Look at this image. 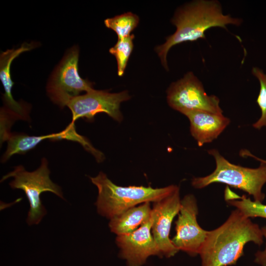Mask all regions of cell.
<instances>
[{
	"instance_id": "cell-1",
	"label": "cell",
	"mask_w": 266,
	"mask_h": 266,
	"mask_svg": "<svg viewBox=\"0 0 266 266\" xmlns=\"http://www.w3.org/2000/svg\"><path fill=\"white\" fill-rule=\"evenodd\" d=\"M263 242L261 228L240 211L233 210L218 228L208 231L199 255L201 266H228L235 264L243 255L245 245Z\"/></svg>"
},
{
	"instance_id": "cell-2",
	"label": "cell",
	"mask_w": 266,
	"mask_h": 266,
	"mask_svg": "<svg viewBox=\"0 0 266 266\" xmlns=\"http://www.w3.org/2000/svg\"><path fill=\"white\" fill-rule=\"evenodd\" d=\"M171 22L176 27L175 32L166 38L164 44L155 48L163 66L167 70V55L174 45L205 38V32L211 28L227 29L228 25L239 26L242 21L230 15L224 14L217 0H197L177 9Z\"/></svg>"
},
{
	"instance_id": "cell-3",
	"label": "cell",
	"mask_w": 266,
	"mask_h": 266,
	"mask_svg": "<svg viewBox=\"0 0 266 266\" xmlns=\"http://www.w3.org/2000/svg\"><path fill=\"white\" fill-rule=\"evenodd\" d=\"M98 190L95 203L98 213L110 219L142 203L158 201L172 193L177 186L171 185L160 188L150 186H120L114 184L102 171L89 177Z\"/></svg>"
},
{
	"instance_id": "cell-4",
	"label": "cell",
	"mask_w": 266,
	"mask_h": 266,
	"mask_svg": "<svg viewBox=\"0 0 266 266\" xmlns=\"http://www.w3.org/2000/svg\"><path fill=\"white\" fill-rule=\"evenodd\" d=\"M216 163L214 171L204 177H194L192 185L202 189L213 183H222L241 190L252 195L254 200L262 202L265 196L262 188L266 183V164L261 162L256 168L245 167L231 163L219 151L212 149L208 151Z\"/></svg>"
},
{
	"instance_id": "cell-5",
	"label": "cell",
	"mask_w": 266,
	"mask_h": 266,
	"mask_svg": "<svg viewBox=\"0 0 266 266\" xmlns=\"http://www.w3.org/2000/svg\"><path fill=\"white\" fill-rule=\"evenodd\" d=\"M50 173L48 161L43 158L40 166L35 170L28 171L23 166L20 165L1 179L0 181L2 182L9 177H13L14 179L9 183L11 188L21 189L25 192L30 203L27 218L29 225L39 224L46 214L40 199L42 193L50 192L64 199L61 187L51 180Z\"/></svg>"
},
{
	"instance_id": "cell-6",
	"label": "cell",
	"mask_w": 266,
	"mask_h": 266,
	"mask_svg": "<svg viewBox=\"0 0 266 266\" xmlns=\"http://www.w3.org/2000/svg\"><path fill=\"white\" fill-rule=\"evenodd\" d=\"M79 50L74 45L67 50L51 74L46 92L51 100L63 108L83 92L94 89L93 83L81 77L78 72Z\"/></svg>"
},
{
	"instance_id": "cell-7",
	"label": "cell",
	"mask_w": 266,
	"mask_h": 266,
	"mask_svg": "<svg viewBox=\"0 0 266 266\" xmlns=\"http://www.w3.org/2000/svg\"><path fill=\"white\" fill-rule=\"evenodd\" d=\"M167 101L172 108L183 114L193 110L223 114L219 98L207 94L201 82L192 72L186 73L169 86Z\"/></svg>"
},
{
	"instance_id": "cell-8",
	"label": "cell",
	"mask_w": 266,
	"mask_h": 266,
	"mask_svg": "<svg viewBox=\"0 0 266 266\" xmlns=\"http://www.w3.org/2000/svg\"><path fill=\"white\" fill-rule=\"evenodd\" d=\"M131 98L128 92L123 91L111 93L105 90H93L71 100L67 106L72 113V121L82 118L92 122L96 114L104 113L115 121L121 122L123 115L120 110L121 103Z\"/></svg>"
},
{
	"instance_id": "cell-9",
	"label": "cell",
	"mask_w": 266,
	"mask_h": 266,
	"mask_svg": "<svg viewBox=\"0 0 266 266\" xmlns=\"http://www.w3.org/2000/svg\"><path fill=\"white\" fill-rule=\"evenodd\" d=\"M198 212L195 197L192 194L184 196L181 200L178 217L175 222L176 234L171 239L178 251L191 256L200 254L208 233L198 223Z\"/></svg>"
},
{
	"instance_id": "cell-10",
	"label": "cell",
	"mask_w": 266,
	"mask_h": 266,
	"mask_svg": "<svg viewBox=\"0 0 266 266\" xmlns=\"http://www.w3.org/2000/svg\"><path fill=\"white\" fill-rule=\"evenodd\" d=\"M181 200L179 188L177 186L169 195L153 203L151 233L160 257L169 258L179 251L172 244L169 233L173 220L179 213Z\"/></svg>"
},
{
	"instance_id": "cell-11",
	"label": "cell",
	"mask_w": 266,
	"mask_h": 266,
	"mask_svg": "<svg viewBox=\"0 0 266 266\" xmlns=\"http://www.w3.org/2000/svg\"><path fill=\"white\" fill-rule=\"evenodd\" d=\"M151 226V216L134 232L117 236L116 243L120 249L119 256L126 260L127 266H142L150 256H159Z\"/></svg>"
},
{
	"instance_id": "cell-12",
	"label": "cell",
	"mask_w": 266,
	"mask_h": 266,
	"mask_svg": "<svg viewBox=\"0 0 266 266\" xmlns=\"http://www.w3.org/2000/svg\"><path fill=\"white\" fill-rule=\"evenodd\" d=\"M37 46V43L24 42L20 46L7 49L1 52L0 56V79L4 93L2 94L3 106L0 110L17 120L29 121L31 106L23 101H16L12 95V89L14 83L11 79L10 66L12 61L21 53L32 50Z\"/></svg>"
},
{
	"instance_id": "cell-13",
	"label": "cell",
	"mask_w": 266,
	"mask_h": 266,
	"mask_svg": "<svg viewBox=\"0 0 266 266\" xmlns=\"http://www.w3.org/2000/svg\"><path fill=\"white\" fill-rule=\"evenodd\" d=\"M184 115L190 121L191 133L199 146L216 139L230 122L223 114L201 110L190 111Z\"/></svg>"
},
{
	"instance_id": "cell-14",
	"label": "cell",
	"mask_w": 266,
	"mask_h": 266,
	"mask_svg": "<svg viewBox=\"0 0 266 266\" xmlns=\"http://www.w3.org/2000/svg\"><path fill=\"white\" fill-rule=\"evenodd\" d=\"M151 202L131 208L110 219L108 226L117 235L130 233L146 222L151 216Z\"/></svg>"
},
{
	"instance_id": "cell-15",
	"label": "cell",
	"mask_w": 266,
	"mask_h": 266,
	"mask_svg": "<svg viewBox=\"0 0 266 266\" xmlns=\"http://www.w3.org/2000/svg\"><path fill=\"white\" fill-rule=\"evenodd\" d=\"M55 135V133L35 136L23 133H12L7 141V149L1 157V162H6L15 154H26L44 140L53 141Z\"/></svg>"
},
{
	"instance_id": "cell-16",
	"label": "cell",
	"mask_w": 266,
	"mask_h": 266,
	"mask_svg": "<svg viewBox=\"0 0 266 266\" xmlns=\"http://www.w3.org/2000/svg\"><path fill=\"white\" fill-rule=\"evenodd\" d=\"M225 199L228 204L235 207L245 216L266 218V204L252 201L245 195L240 197L227 187L225 192Z\"/></svg>"
},
{
	"instance_id": "cell-17",
	"label": "cell",
	"mask_w": 266,
	"mask_h": 266,
	"mask_svg": "<svg viewBox=\"0 0 266 266\" xmlns=\"http://www.w3.org/2000/svg\"><path fill=\"white\" fill-rule=\"evenodd\" d=\"M139 18L137 15L131 12L107 18L104 20L105 26L113 30L118 39L130 36L131 33L137 26Z\"/></svg>"
},
{
	"instance_id": "cell-18",
	"label": "cell",
	"mask_w": 266,
	"mask_h": 266,
	"mask_svg": "<svg viewBox=\"0 0 266 266\" xmlns=\"http://www.w3.org/2000/svg\"><path fill=\"white\" fill-rule=\"evenodd\" d=\"M66 139L79 143L88 152L92 154L98 163L105 159L104 154L96 149L85 136L79 134L75 130L74 122H71L62 131L56 133L55 141Z\"/></svg>"
},
{
	"instance_id": "cell-19",
	"label": "cell",
	"mask_w": 266,
	"mask_h": 266,
	"mask_svg": "<svg viewBox=\"0 0 266 266\" xmlns=\"http://www.w3.org/2000/svg\"><path fill=\"white\" fill-rule=\"evenodd\" d=\"M133 34L122 39H118L114 46L109 50V53L114 56L117 63L118 75L122 76L125 72L128 62L133 48Z\"/></svg>"
},
{
	"instance_id": "cell-20",
	"label": "cell",
	"mask_w": 266,
	"mask_h": 266,
	"mask_svg": "<svg viewBox=\"0 0 266 266\" xmlns=\"http://www.w3.org/2000/svg\"><path fill=\"white\" fill-rule=\"evenodd\" d=\"M252 74L259 80L260 90L257 99V102L261 110V116L253 127L257 129L266 126V74L258 67H254L252 69Z\"/></svg>"
},
{
	"instance_id": "cell-21",
	"label": "cell",
	"mask_w": 266,
	"mask_h": 266,
	"mask_svg": "<svg viewBox=\"0 0 266 266\" xmlns=\"http://www.w3.org/2000/svg\"><path fill=\"white\" fill-rule=\"evenodd\" d=\"M261 230L266 240V226L262 227ZM254 262L261 266H266V244L264 250L259 251L255 254Z\"/></svg>"
},
{
	"instance_id": "cell-22",
	"label": "cell",
	"mask_w": 266,
	"mask_h": 266,
	"mask_svg": "<svg viewBox=\"0 0 266 266\" xmlns=\"http://www.w3.org/2000/svg\"><path fill=\"white\" fill-rule=\"evenodd\" d=\"M240 155L241 157H253L254 158V159L259 161L260 162H262V163H264L265 164H266V160H262V159H259L258 158H257V157H256L255 156L252 155L249 151H248L247 150H245V149H243V150H241L240 152Z\"/></svg>"
}]
</instances>
